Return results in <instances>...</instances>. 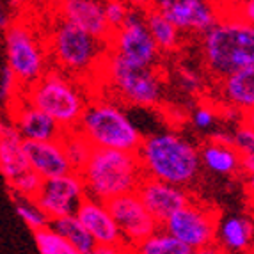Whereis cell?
<instances>
[{
    "mask_svg": "<svg viewBox=\"0 0 254 254\" xmlns=\"http://www.w3.org/2000/svg\"><path fill=\"white\" fill-rule=\"evenodd\" d=\"M201 38V57L213 82L254 63V23L224 11Z\"/></svg>",
    "mask_w": 254,
    "mask_h": 254,
    "instance_id": "1",
    "label": "cell"
},
{
    "mask_svg": "<svg viewBox=\"0 0 254 254\" xmlns=\"http://www.w3.org/2000/svg\"><path fill=\"white\" fill-rule=\"evenodd\" d=\"M137 155L148 178L190 187L199 176V149L173 131L142 137Z\"/></svg>",
    "mask_w": 254,
    "mask_h": 254,
    "instance_id": "2",
    "label": "cell"
},
{
    "mask_svg": "<svg viewBox=\"0 0 254 254\" xmlns=\"http://www.w3.org/2000/svg\"><path fill=\"white\" fill-rule=\"evenodd\" d=\"M78 174L84 182L85 195L105 203L116 195L135 192L144 178L137 151L107 148H93Z\"/></svg>",
    "mask_w": 254,
    "mask_h": 254,
    "instance_id": "3",
    "label": "cell"
},
{
    "mask_svg": "<svg viewBox=\"0 0 254 254\" xmlns=\"http://www.w3.org/2000/svg\"><path fill=\"white\" fill-rule=\"evenodd\" d=\"M48 55L57 68L76 78L102 68L109 55V41L59 16L50 30Z\"/></svg>",
    "mask_w": 254,
    "mask_h": 254,
    "instance_id": "4",
    "label": "cell"
},
{
    "mask_svg": "<svg viewBox=\"0 0 254 254\" xmlns=\"http://www.w3.org/2000/svg\"><path fill=\"white\" fill-rule=\"evenodd\" d=\"M20 96L47 112L64 130L76 128L89 103L76 78L63 69H47L38 80L23 87Z\"/></svg>",
    "mask_w": 254,
    "mask_h": 254,
    "instance_id": "5",
    "label": "cell"
},
{
    "mask_svg": "<svg viewBox=\"0 0 254 254\" xmlns=\"http://www.w3.org/2000/svg\"><path fill=\"white\" fill-rule=\"evenodd\" d=\"M76 130L89 140L93 148L137 151L142 140L140 130L128 118L123 107L114 102V98L91 100Z\"/></svg>",
    "mask_w": 254,
    "mask_h": 254,
    "instance_id": "6",
    "label": "cell"
},
{
    "mask_svg": "<svg viewBox=\"0 0 254 254\" xmlns=\"http://www.w3.org/2000/svg\"><path fill=\"white\" fill-rule=\"evenodd\" d=\"M102 71L109 82L112 96L135 107H157L164 96V84L155 66H131L114 55H107Z\"/></svg>",
    "mask_w": 254,
    "mask_h": 254,
    "instance_id": "7",
    "label": "cell"
},
{
    "mask_svg": "<svg viewBox=\"0 0 254 254\" xmlns=\"http://www.w3.org/2000/svg\"><path fill=\"white\" fill-rule=\"evenodd\" d=\"M217 222L219 219L212 206L190 201L167 217L160 228L190 247L192 253H213L217 251L213 247L217 246Z\"/></svg>",
    "mask_w": 254,
    "mask_h": 254,
    "instance_id": "8",
    "label": "cell"
},
{
    "mask_svg": "<svg viewBox=\"0 0 254 254\" xmlns=\"http://www.w3.org/2000/svg\"><path fill=\"white\" fill-rule=\"evenodd\" d=\"M5 55L7 68L16 75L21 87L36 82L48 66V52L25 23H13L5 27Z\"/></svg>",
    "mask_w": 254,
    "mask_h": 254,
    "instance_id": "9",
    "label": "cell"
},
{
    "mask_svg": "<svg viewBox=\"0 0 254 254\" xmlns=\"http://www.w3.org/2000/svg\"><path fill=\"white\" fill-rule=\"evenodd\" d=\"M109 54L131 66H155L160 59V50L149 34L144 18L131 13L121 27L112 30L109 38Z\"/></svg>",
    "mask_w": 254,
    "mask_h": 254,
    "instance_id": "10",
    "label": "cell"
},
{
    "mask_svg": "<svg viewBox=\"0 0 254 254\" xmlns=\"http://www.w3.org/2000/svg\"><path fill=\"white\" fill-rule=\"evenodd\" d=\"M110 213L114 217L119 231L123 235L125 242L130 251L135 249L139 242L157 231L160 224L157 219L149 213V210L140 201L137 192H128V194L116 195L107 201Z\"/></svg>",
    "mask_w": 254,
    "mask_h": 254,
    "instance_id": "11",
    "label": "cell"
},
{
    "mask_svg": "<svg viewBox=\"0 0 254 254\" xmlns=\"http://www.w3.org/2000/svg\"><path fill=\"white\" fill-rule=\"evenodd\" d=\"M148 7L160 11L182 32L203 34L222 14L215 0H146Z\"/></svg>",
    "mask_w": 254,
    "mask_h": 254,
    "instance_id": "12",
    "label": "cell"
},
{
    "mask_svg": "<svg viewBox=\"0 0 254 254\" xmlns=\"http://www.w3.org/2000/svg\"><path fill=\"white\" fill-rule=\"evenodd\" d=\"M75 215L94 238L98 246L96 253L114 254L130 251L105 201H98L85 195L76 208Z\"/></svg>",
    "mask_w": 254,
    "mask_h": 254,
    "instance_id": "13",
    "label": "cell"
},
{
    "mask_svg": "<svg viewBox=\"0 0 254 254\" xmlns=\"http://www.w3.org/2000/svg\"><path fill=\"white\" fill-rule=\"evenodd\" d=\"M84 197L85 187L78 171L43 180L38 194L34 195L36 203L47 212L50 219L73 215Z\"/></svg>",
    "mask_w": 254,
    "mask_h": 254,
    "instance_id": "14",
    "label": "cell"
},
{
    "mask_svg": "<svg viewBox=\"0 0 254 254\" xmlns=\"http://www.w3.org/2000/svg\"><path fill=\"white\" fill-rule=\"evenodd\" d=\"M135 192L149 210V213L157 219L158 224H162L167 217H171L174 212H178L180 208L192 201V195L187 190V187L173 185V183L148 178V176L142 178Z\"/></svg>",
    "mask_w": 254,
    "mask_h": 254,
    "instance_id": "15",
    "label": "cell"
},
{
    "mask_svg": "<svg viewBox=\"0 0 254 254\" xmlns=\"http://www.w3.org/2000/svg\"><path fill=\"white\" fill-rule=\"evenodd\" d=\"M11 123L27 140L61 139L66 131L52 116L43 112L41 109L29 103L21 96L20 100L18 98L14 100V107L11 110Z\"/></svg>",
    "mask_w": 254,
    "mask_h": 254,
    "instance_id": "16",
    "label": "cell"
},
{
    "mask_svg": "<svg viewBox=\"0 0 254 254\" xmlns=\"http://www.w3.org/2000/svg\"><path fill=\"white\" fill-rule=\"evenodd\" d=\"M23 149H25L30 169L34 171V173H38L43 180L55 178V176H61V174L75 171L68 155H66V149H64V144L61 139H52V140L23 139Z\"/></svg>",
    "mask_w": 254,
    "mask_h": 254,
    "instance_id": "17",
    "label": "cell"
},
{
    "mask_svg": "<svg viewBox=\"0 0 254 254\" xmlns=\"http://www.w3.org/2000/svg\"><path fill=\"white\" fill-rule=\"evenodd\" d=\"M213 89L219 103L228 107V110L244 114L246 110L254 109V63L215 80Z\"/></svg>",
    "mask_w": 254,
    "mask_h": 254,
    "instance_id": "18",
    "label": "cell"
},
{
    "mask_svg": "<svg viewBox=\"0 0 254 254\" xmlns=\"http://www.w3.org/2000/svg\"><path fill=\"white\" fill-rule=\"evenodd\" d=\"M59 16L75 23L94 38L109 41L112 34L105 20L102 0H61Z\"/></svg>",
    "mask_w": 254,
    "mask_h": 254,
    "instance_id": "19",
    "label": "cell"
},
{
    "mask_svg": "<svg viewBox=\"0 0 254 254\" xmlns=\"http://www.w3.org/2000/svg\"><path fill=\"white\" fill-rule=\"evenodd\" d=\"M27 171H30V165L23 149V137L11 121L4 123L0 127V174L11 183Z\"/></svg>",
    "mask_w": 254,
    "mask_h": 254,
    "instance_id": "20",
    "label": "cell"
},
{
    "mask_svg": "<svg viewBox=\"0 0 254 254\" xmlns=\"http://www.w3.org/2000/svg\"><path fill=\"white\" fill-rule=\"evenodd\" d=\"M201 165L219 176H233L240 171L242 157L231 142V135H215L199 149Z\"/></svg>",
    "mask_w": 254,
    "mask_h": 254,
    "instance_id": "21",
    "label": "cell"
},
{
    "mask_svg": "<svg viewBox=\"0 0 254 254\" xmlns=\"http://www.w3.org/2000/svg\"><path fill=\"white\" fill-rule=\"evenodd\" d=\"M254 238V222L244 215H229L217 222L215 242L224 253H247Z\"/></svg>",
    "mask_w": 254,
    "mask_h": 254,
    "instance_id": "22",
    "label": "cell"
},
{
    "mask_svg": "<svg viewBox=\"0 0 254 254\" xmlns=\"http://www.w3.org/2000/svg\"><path fill=\"white\" fill-rule=\"evenodd\" d=\"M144 21L148 27L149 34L153 36L155 43H157L160 54H173L180 48L182 45V30L174 25L173 21L167 20L160 11L153 7H146Z\"/></svg>",
    "mask_w": 254,
    "mask_h": 254,
    "instance_id": "23",
    "label": "cell"
},
{
    "mask_svg": "<svg viewBox=\"0 0 254 254\" xmlns=\"http://www.w3.org/2000/svg\"><path fill=\"white\" fill-rule=\"evenodd\" d=\"M50 224L71 244L76 254L96 253L98 249L96 242H94V238L91 237L89 231L85 229V226L78 220V217L75 213L73 215H64V217H57V219H52Z\"/></svg>",
    "mask_w": 254,
    "mask_h": 254,
    "instance_id": "24",
    "label": "cell"
},
{
    "mask_svg": "<svg viewBox=\"0 0 254 254\" xmlns=\"http://www.w3.org/2000/svg\"><path fill=\"white\" fill-rule=\"evenodd\" d=\"M133 251L142 254H192L190 247H187L183 242H180L178 238L162 228H158L149 237L139 242Z\"/></svg>",
    "mask_w": 254,
    "mask_h": 254,
    "instance_id": "25",
    "label": "cell"
},
{
    "mask_svg": "<svg viewBox=\"0 0 254 254\" xmlns=\"http://www.w3.org/2000/svg\"><path fill=\"white\" fill-rule=\"evenodd\" d=\"M38 253L41 254H76L73 246L52 224L32 231Z\"/></svg>",
    "mask_w": 254,
    "mask_h": 254,
    "instance_id": "26",
    "label": "cell"
},
{
    "mask_svg": "<svg viewBox=\"0 0 254 254\" xmlns=\"http://www.w3.org/2000/svg\"><path fill=\"white\" fill-rule=\"evenodd\" d=\"M13 201H14V210H16L18 217L23 220V224L34 231V229L45 228L52 222V219L47 215V212L36 203L34 197H25V195H14L13 194Z\"/></svg>",
    "mask_w": 254,
    "mask_h": 254,
    "instance_id": "27",
    "label": "cell"
},
{
    "mask_svg": "<svg viewBox=\"0 0 254 254\" xmlns=\"http://www.w3.org/2000/svg\"><path fill=\"white\" fill-rule=\"evenodd\" d=\"M61 140H63L64 149H66V155H68L69 162H71L73 169L78 171L85 164V160L89 158L91 151H93V144L76 128L64 131Z\"/></svg>",
    "mask_w": 254,
    "mask_h": 254,
    "instance_id": "28",
    "label": "cell"
},
{
    "mask_svg": "<svg viewBox=\"0 0 254 254\" xmlns=\"http://www.w3.org/2000/svg\"><path fill=\"white\" fill-rule=\"evenodd\" d=\"M41 183H43L41 176H39L38 173H34V171L30 169V171H27L25 174H21L20 178H16L14 182L7 183V185H9V189H11V192H13L14 195H25V197H34V195L38 194Z\"/></svg>",
    "mask_w": 254,
    "mask_h": 254,
    "instance_id": "29",
    "label": "cell"
},
{
    "mask_svg": "<svg viewBox=\"0 0 254 254\" xmlns=\"http://www.w3.org/2000/svg\"><path fill=\"white\" fill-rule=\"evenodd\" d=\"M231 142L238 149L242 158L254 160V130L246 123H240L231 135Z\"/></svg>",
    "mask_w": 254,
    "mask_h": 254,
    "instance_id": "30",
    "label": "cell"
},
{
    "mask_svg": "<svg viewBox=\"0 0 254 254\" xmlns=\"http://www.w3.org/2000/svg\"><path fill=\"white\" fill-rule=\"evenodd\" d=\"M103 13L105 20L109 23L110 30H116L125 23V20L130 14V7L127 5L125 0H105L103 2Z\"/></svg>",
    "mask_w": 254,
    "mask_h": 254,
    "instance_id": "31",
    "label": "cell"
},
{
    "mask_svg": "<svg viewBox=\"0 0 254 254\" xmlns=\"http://www.w3.org/2000/svg\"><path fill=\"white\" fill-rule=\"evenodd\" d=\"M20 80L16 78L11 68L5 66L4 73L0 76V100H4V102H11V100H16L20 96Z\"/></svg>",
    "mask_w": 254,
    "mask_h": 254,
    "instance_id": "32",
    "label": "cell"
},
{
    "mask_svg": "<svg viewBox=\"0 0 254 254\" xmlns=\"http://www.w3.org/2000/svg\"><path fill=\"white\" fill-rule=\"evenodd\" d=\"M192 123L197 130H212V127L215 125V112L206 105L197 107L192 114Z\"/></svg>",
    "mask_w": 254,
    "mask_h": 254,
    "instance_id": "33",
    "label": "cell"
},
{
    "mask_svg": "<svg viewBox=\"0 0 254 254\" xmlns=\"http://www.w3.org/2000/svg\"><path fill=\"white\" fill-rule=\"evenodd\" d=\"M180 84L185 91H190V93H197L201 91V76L194 71V69L182 68L180 69Z\"/></svg>",
    "mask_w": 254,
    "mask_h": 254,
    "instance_id": "34",
    "label": "cell"
},
{
    "mask_svg": "<svg viewBox=\"0 0 254 254\" xmlns=\"http://www.w3.org/2000/svg\"><path fill=\"white\" fill-rule=\"evenodd\" d=\"M233 13H237L240 18H244L246 21L254 23V0H240L235 5Z\"/></svg>",
    "mask_w": 254,
    "mask_h": 254,
    "instance_id": "35",
    "label": "cell"
},
{
    "mask_svg": "<svg viewBox=\"0 0 254 254\" xmlns=\"http://www.w3.org/2000/svg\"><path fill=\"white\" fill-rule=\"evenodd\" d=\"M215 2L220 5L222 13H224V11H233L235 5H237L238 2H240V0H215Z\"/></svg>",
    "mask_w": 254,
    "mask_h": 254,
    "instance_id": "36",
    "label": "cell"
},
{
    "mask_svg": "<svg viewBox=\"0 0 254 254\" xmlns=\"http://www.w3.org/2000/svg\"><path fill=\"white\" fill-rule=\"evenodd\" d=\"M242 123H246L247 127H251L254 130V109L246 110V112L242 114Z\"/></svg>",
    "mask_w": 254,
    "mask_h": 254,
    "instance_id": "37",
    "label": "cell"
},
{
    "mask_svg": "<svg viewBox=\"0 0 254 254\" xmlns=\"http://www.w3.org/2000/svg\"><path fill=\"white\" fill-rule=\"evenodd\" d=\"M247 192L251 194V199L254 201V174L247 176Z\"/></svg>",
    "mask_w": 254,
    "mask_h": 254,
    "instance_id": "38",
    "label": "cell"
},
{
    "mask_svg": "<svg viewBox=\"0 0 254 254\" xmlns=\"http://www.w3.org/2000/svg\"><path fill=\"white\" fill-rule=\"evenodd\" d=\"M0 29H5V16L0 13Z\"/></svg>",
    "mask_w": 254,
    "mask_h": 254,
    "instance_id": "39",
    "label": "cell"
},
{
    "mask_svg": "<svg viewBox=\"0 0 254 254\" xmlns=\"http://www.w3.org/2000/svg\"><path fill=\"white\" fill-rule=\"evenodd\" d=\"M251 253H254V238H253V244H251Z\"/></svg>",
    "mask_w": 254,
    "mask_h": 254,
    "instance_id": "40",
    "label": "cell"
},
{
    "mask_svg": "<svg viewBox=\"0 0 254 254\" xmlns=\"http://www.w3.org/2000/svg\"><path fill=\"white\" fill-rule=\"evenodd\" d=\"M2 125H4V121H2V119H0V127H2Z\"/></svg>",
    "mask_w": 254,
    "mask_h": 254,
    "instance_id": "41",
    "label": "cell"
},
{
    "mask_svg": "<svg viewBox=\"0 0 254 254\" xmlns=\"http://www.w3.org/2000/svg\"><path fill=\"white\" fill-rule=\"evenodd\" d=\"M13 2H20V0H13Z\"/></svg>",
    "mask_w": 254,
    "mask_h": 254,
    "instance_id": "42",
    "label": "cell"
}]
</instances>
